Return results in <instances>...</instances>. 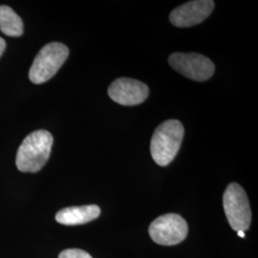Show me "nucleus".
I'll list each match as a JSON object with an SVG mask.
<instances>
[{"label": "nucleus", "instance_id": "obj_5", "mask_svg": "<svg viewBox=\"0 0 258 258\" xmlns=\"http://www.w3.org/2000/svg\"><path fill=\"white\" fill-rule=\"evenodd\" d=\"M148 231L151 239L157 244L174 246L186 238L188 227L181 215L167 213L152 222Z\"/></svg>", "mask_w": 258, "mask_h": 258}, {"label": "nucleus", "instance_id": "obj_9", "mask_svg": "<svg viewBox=\"0 0 258 258\" xmlns=\"http://www.w3.org/2000/svg\"><path fill=\"white\" fill-rule=\"evenodd\" d=\"M101 214V209L97 205L82 207H70L60 210L55 214V220L65 226L83 225L97 219Z\"/></svg>", "mask_w": 258, "mask_h": 258}, {"label": "nucleus", "instance_id": "obj_2", "mask_svg": "<svg viewBox=\"0 0 258 258\" xmlns=\"http://www.w3.org/2000/svg\"><path fill=\"white\" fill-rule=\"evenodd\" d=\"M184 134V126L177 120H166L157 127L150 143V153L157 165L166 166L173 161Z\"/></svg>", "mask_w": 258, "mask_h": 258}, {"label": "nucleus", "instance_id": "obj_10", "mask_svg": "<svg viewBox=\"0 0 258 258\" xmlns=\"http://www.w3.org/2000/svg\"><path fill=\"white\" fill-rule=\"evenodd\" d=\"M0 30L9 37H20L23 34L22 19L8 6H0Z\"/></svg>", "mask_w": 258, "mask_h": 258}, {"label": "nucleus", "instance_id": "obj_7", "mask_svg": "<svg viewBox=\"0 0 258 258\" xmlns=\"http://www.w3.org/2000/svg\"><path fill=\"white\" fill-rule=\"evenodd\" d=\"M149 89L146 83L129 78H120L111 83L108 95L114 102L124 106L138 105L148 99Z\"/></svg>", "mask_w": 258, "mask_h": 258}, {"label": "nucleus", "instance_id": "obj_8", "mask_svg": "<svg viewBox=\"0 0 258 258\" xmlns=\"http://www.w3.org/2000/svg\"><path fill=\"white\" fill-rule=\"evenodd\" d=\"M214 9L212 0L189 1L170 13L169 20L176 27H191L208 19Z\"/></svg>", "mask_w": 258, "mask_h": 258}, {"label": "nucleus", "instance_id": "obj_1", "mask_svg": "<svg viewBox=\"0 0 258 258\" xmlns=\"http://www.w3.org/2000/svg\"><path fill=\"white\" fill-rule=\"evenodd\" d=\"M54 139L47 130H37L29 134L19 147L16 165L21 172L39 171L51 154Z\"/></svg>", "mask_w": 258, "mask_h": 258}, {"label": "nucleus", "instance_id": "obj_6", "mask_svg": "<svg viewBox=\"0 0 258 258\" xmlns=\"http://www.w3.org/2000/svg\"><path fill=\"white\" fill-rule=\"evenodd\" d=\"M168 62L178 73L195 82L208 81L215 70L209 57L195 53H174L168 57Z\"/></svg>", "mask_w": 258, "mask_h": 258}, {"label": "nucleus", "instance_id": "obj_3", "mask_svg": "<svg viewBox=\"0 0 258 258\" xmlns=\"http://www.w3.org/2000/svg\"><path fill=\"white\" fill-rule=\"evenodd\" d=\"M69 55L64 44L51 42L37 54L29 71V79L35 84L46 83L55 76Z\"/></svg>", "mask_w": 258, "mask_h": 258}, {"label": "nucleus", "instance_id": "obj_13", "mask_svg": "<svg viewBox=\"0 0 258 258\" xmlns=\"http://www.w3.org/2000/svg\"><path fill=\"white\" fill-rule=\"evenodd\" d=\"M237 233H238V236L241 237V238H245V232L244 231H237Z\"/></svg>", "mask_w": 258, "mask_h": 258}, {"label": "nucleus", "instance_id": "obj_4", "mask_svg": "<svg viewBox=\"0 0 258 258\" xmlns=\"http://www.w3.org/2000/svg\"><path fill=\"white\" fill-rule=\"evenodd\" d=\"M223 207L227 219L233 231L249 230L251 212L248 196L237 183H231L223 195Z\"/></svg>", "mask_w": 258, "mask_h": 258}, {"label": "nucleus", "instance_id": "obj_12", "mask_svg": "<svg viewBox=\"0 0 258 258\" xmlns=\"http://www.w3.org/2000/svg\"><path fill=\"white\" fill-rule=\"evenodd\" d=\"M5 48H6V42L2 37H0V56L3 54Z\"/></svg>", "mask_w": 258, "mask_h": 258}, {"label": "nucleus", "instance_id": "obj_11", "mask_svg": "<svg viewBox=\"0 0 258 258\" xmlns=\"http://www.w3.org/2000/svg\"><path fill=\"white\" fill-rule=\"evenodd\" d=\"M58 258H93L88 252L80 249H67L62 250Z\"/></svg>", "mask_w": 258, "mask_h": 258}]
</instances>
